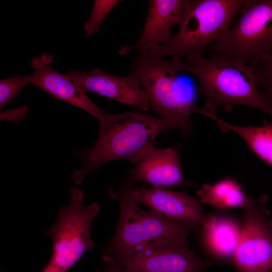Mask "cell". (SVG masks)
I'll return each instance as SVG.
<instances>
[{"label":"cell","mask_w":272,"mask_h":272,"mask_svg":"<svg viewBox=\"0 0 272 272\" xmlns=\"http://www.w3.org/2000/svg\"><path fill=\"white\" fill-rule=\"evenodd\" d=\"M53 61V55L47 53L32 58L30 65L34 71L30 75V83L53 97L86 111L98 121L102 120L107 113L92 102L66 75L54 70L51 65Z\"/></svg>","instance_id":"12"},{"label":"cell","mask_w":272,"mask_h":272,"mask_svg":"<svg viewBox=\"0 0 272 272\" xmlns=\"http://www.w3.org/2000/svg\"><path fill=\"white\" fill-rule=\"evenodd\" d=\"M84 197L83 191L72 187L69 204L60 208L55 222L45 233L52 243L49 262L61 272H67L85 253L96 246L91 230L101 205L98 202L86 205Z\"/></svg>","instance_id":"7"},{"label":"cell","mask_w":272,"mask_h":272,"mask_svg":"<svg viewBox=\"0 0 272 272\" xmlns=\"http://www.w3.org/2000/svg\"><path fill=\"white\" fill-rule=\"evenodd\" d=\"M108 197L119 205L114 234L103 249V255L114 259L128 257L145 245L161 239L187 238L200 227L172 222L154 212L144 210L131 196L125 180L117 189L109 188Z\"/></svg>","instance_id":"5"},{"label":"cell","mask_w":272,"mask_h":272,"mask_svg":"<svg viewBox=\"0 0 272 272\" xmlns=\"http://www.w3.org/2000/svg\"><path fill=\"white\" fill-rule=\"evenodd\" d=\"M99 123L95 144L76 154L82 162L81 168L73 176L76 182H82L85 175L94 173L110 161L126 160L135 164L144 154L154 147V141L159 134L175 128L164 119L132 111L108 113Z\"/></svg>","instance_id":"1"},{"label":"cell","mask_w":272,"mask_h":272,"mask_svg":"<svg viewBox=\"0 0 272 272\" xmlns=\"http://www.w3.org/2000/svg\"><path fill=\"white\" fill-rule=\"evenodd\" d=\"M41 272H61L59 269L49 262L45 265Z\"/></svg>","instance_id":"23"},{"label":"cell","mask_w":272,"mask_h":272,"mask_svg":"<svg viewBox=\"0 0 272 272\" xmlns=\"http://www.w3.org/2000/svg\"><path fill=\"white\" fill-rule=\"evenodd\" d=\"M127 181L133 198L165 219L199 227H209L215 219L216 215H206L200 202L186 193L168 188L146 187Z\"/></svg>","instance_id":"10"},{"label":"cell","mask_w":272,"mask_h":272,"mask_svg":"<svg viewBox=\"0 0 272 272\" xmlns=\"http://www.w3.org/2000/svg\"><path fill=\"white\" fill-rule=\"evenodd\" d=\"M243 228L236 217L229 215H216L209 227H200L199 237L205 252L216 261L232 264Z\"/></svg>","instance_id":"15"},{"label":"cell","mask_w":272,"mask_h":272,"mask_svg":"<svg viewBox=\"0 0 272 272\" xmlns=\"http://www.w3.org/2000/svg\"><path fill=\"white\" fill-rule=\"evenodd\" d=\"M245 0H186L177 32L153 51L163 57L187 61L205 58L231 27Z\"/></svg>","instance_id":"4"},{"label":"cell","mask_w":272,"mask_h":272,"mask_svg":"<svg viewBox=\"0 0 272 272\" xmlns=\"http://www.w3.org/2000/svg\"><path fill=\"white\" fill-rule=\"evenodd\" d=\"M204 116L214 120L222 131L232 132L239 136L261 160L272 167V123L264 121L261 126L233 124L218 117L216 113L206 112Z\"/></svg>","instance_id":"16"},{"label":"cell","mask_w":272,"mask_h":272,"mask_svg":"<svg viewBox=\"0 0 272 272\" xmlns=\"http://www.w3.org/2000/svg\"><path fill=\"white\" fill-rule=\"evenodd\" d=\"M268 196L251 197L243 208L240 240L232 264L238 272H272V229Z\"/></svg>","instance_id":"8"},{"label":"cell","mask_w":272,"mask_h":272,"mask_svg":"<svg viewBox=\"0 0 272 272\" xmlns=\"http://www.w3.org/2000/svg\"><path fill=\"white\" fill-rule=\"evenodd\" d=\"M66 75L85 93H95L143 111L150 108L148 96L138 79L131 73L122 77L97 67L90 72L70 71Z\"/></svg>","instance_id":"11"},{"label":"cell","mask_w":272,"mask_h":272,"mask_svg":"<svg viewBox=\"0 0 272 272\" xmlns=\"http://www.w3.org/2000/svg\"><path fill=\"white\" fill-rule=\"evenodd\" d=\"M186 0H151L145 24L138 40L133 45L123 46L120 55L135 51L138 53L153 51L168 43L172 28L179 25L183 15Z\"/></svg>","instance_id":"14"},{"label":"cell","mask_w":272,"mask_h":272,"mask_svg":"<svg viewBox=\"0 0 272 272\" xmlns=\"http://www.w3.org/2000/svg\"><path fill=\"white\" fill-rule=\"evenodd\" d=\"M177 67L198 80L205 99L204 110L216 113L221 107L230 111L233 106L241 105L272 117V106L259 87L257 67L210 56L195 61L177 60Z\"/></svg>","instance_id":"2"},{"label":"cell","mask_w":272,"mask_h":272,"mask_svg":"<svg viewBox=\"0 0 272 272\" xmlns=\"http://www.w3.org/2000/svg\"><path fill=\"white\" fill-rule=\"evenodd\" d=\"M130 68L148 96L150 108L188 137L192 131L190 116L200 114L201 108L193 88L180 78L177 60L145 51L138 53Z\"/></svg>","instance_id":"3"},{"label":"cell","mask_w":272,"mask_h":272,"mask_svg":"<svg viewBox=\"0 0 272 272\" xmlns=\"http://www.w3.org/2000/svg\"><path fill=\"white\" fill-rule=\"evenodd\" d=\"M125 180L156 188L193 185L184 179L177 151L170 148L153 147L147 151L129 171Z\"/></svg>","instance_id":"13"},{"label":"cell","mask_w":272,"mask_h":272,"mask_svg":"<svg viewBox=\"0 0 272 272\" xmlns=\"http://www.w3.org/2000/svg\"><path fill=\"white\" fill-rule=\"evenodd\" d=\"M102 258L104 266L101 269L98 270L97 272H127L108 258L103 256Z\"/></svg>","instance_id":"22"},{"label":"cell","mask_w":272,"mask_h":272,"mask_svg":"<svg viewBox=\"0 0 272 272\" xmlns=\"http://www.w3.org/2000/svg\"><path fill=\"white\" fill-rule=\"evenodd\" d=\"M259 87L272 106V54L264 64L257 66Z\"/></svg>","instance_id":"20"},{"label":"cell","mask_w":272,"mask_h":272,"mask_svg":"<svg viewBox=\"0 0 272 272\" xmlns=\"http://www.w3.org/2000/svg\"><path fill=\"white\" fill-rule=\"evenodd\" d=\"M30 83L29 75L16 76L4 79L0 81V109L13 102L23 88Z\"/></svg>","instance_id":"19"},{"label":"cell","mask_w":272,"mask_h":272,"mask_svg":"<svg viewBox=\"0 0 272 272\" xmlns=\"http://www.w3.org/2000/svg\"><path fill=\"white\" fill-rule=\"evenodd\" d=\"M28 106L17 108L1 112V120L11 121L18 122L24 118L27 115Z\"/></svg>","instance_id":"21"},{"label":"cell","mask_w":272,"mask_h":272,"mask_svg":"<svg viewBox=\"0 0 272 272\" xmlns=\"http://www.w3.org/2000/svg\"><path fill=\"white\" fill-rule=\"evenodd\" d=\"M103 256L127 272H205L215 264L199 257L187 238L155 241L122 258Z\"/></svg>","instance_id":"9"},{"label":"cell","mask_w":272,"mask_h":272,"mask_svg":"<svg viewBox=\"0 0 272 272\" xmlns=\"http://www.w3.org/2000/svg\"><path fill=\"white\" fill-rule=\"evenodd\" d=\"M270 226H271V229H272V220H270Z\"/></svg>","instance_id":"24"},{"label":"cell","mask_w":272,"mask_h":272,"mask_svg":"<svg viewBox=\"0 0 272 272\" xmlns=\"http://www.w3.org/2000/svg\"><path fill=\"white\" fill-rule=\"evenodd\" d=\"M238 19L210 56L257 67L272 54V0H245Z\"/></svg>","instance_id":"6"},{"label":"cell","mask_w":272,"mask_h":272,"mask_svg":"<svg viewBox=\"0 0 272 272\" xmlns=\"http://www.w3.org/2000/svg\"><path fill=\"white\" fill-rule=\"evenodd\" d=\"M118 0H96L90 17L84 25L85 37L98 32L104 19L119 3Z\"/></svg>","instance_id":"18"},{"label":"cell","mask_w":272,"mask_h":272,"mask_svg":"<svg viewBox=\"0 0 272 272\" xmlns=\"http://www.w3.org/2000/svg\"><path fill=\"white\" fill-rule=\"evenodd\" d=\"M201 201L217 208H244L252 197L232 177H224L212 184H203L196 192Z\"/></svg>","instance_id":"17"}]
</instances>
